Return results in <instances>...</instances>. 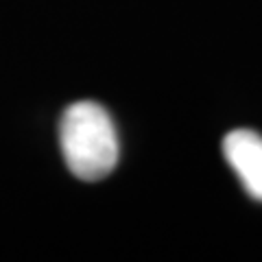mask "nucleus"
Returning <instances> with one entry per match:
<instances>
[{"label": "nucleus", "mask_w": 262, "mask_h": 262, "mask_svg": "<svg viewBox=\"0 0 262 262\" xmlns=\"http://www.w3.org/2000/svg\"><path fill=\"white\" fill-rule=\"evenodd\" d=\"M59 144L70 173L83 182L107 177L118 164L120 146L116 127L98 103L79 101L63 112Z\"/></svg>", "instance_id": "1"}, {"label": "nucleus", "mask_w": 262, "mask_h": 262, "mask_svg": "<svg viewBox=\"0 0 262 262\" xmlns=\"http://www.w3.org/2000/svg\"><path fill=\"white\" fill-rule=\"evenodd\" d=\"M223 155L247 194L262 201V136L251 129L229 131L223 140Z\"/></svg>", "instance_id": "2"}]
</instances>
